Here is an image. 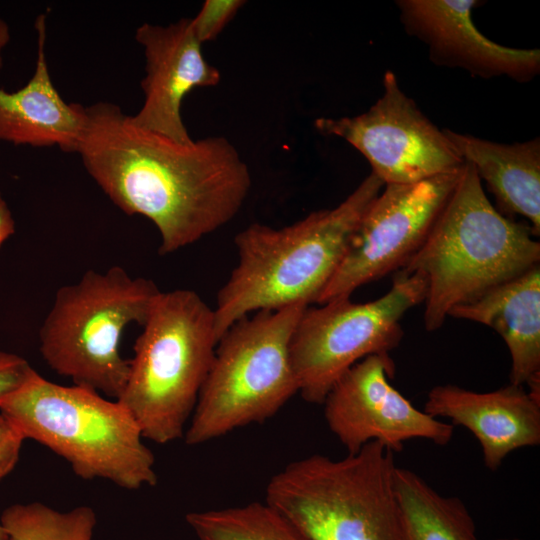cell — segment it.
I'll return each mask as SVG.
<instances>
[{
    "mask_svg": "<svg viewBox=\"0 0 540 540\" xmlns=\"http://www.w3.org/2000/svg\"><path fill=\"white\" fill-rule=\"evenodd\" d=\"M85 111L77 151L85 169L124 213L153 222L160 254L197 242L240 211L251 175L228 139L177 142L136 125L108 102Z\"/></svg>",
    "mask_w": 540,
    "mask_h": 540,
    "instance_id": "6da1fadb",
    "label": "cell"
},
{
    "mask_svg": "<svg viewBox=\"0 0 540 540\" xmlns=\"http://www.w3.org/2000/svg\"><path fill=\"white\" fill-rule=\"evenodd\" d=\"M384 183L370 173L339 205L274 228L253 223L234 239L238 263L217 295L218 341L250 313L318 301Z\"/></svg>",
    "mask_w": 540,
    "mask_h": 540,
    "instance_id": "7a4b0ae2",
    "label": "cell"
},
{
    "mask_svg": "<svg viewBox=\"0 0 540 540\" xmlns=\"http://www.w3.org/2000/svg\"><path fill=\"white\" fill-rule=\"evenodd\" d=\"M536 238L527 222L492 205L474 167L464 163L426 240L400 269L427 279L425 329H439L453 308L538 265Z\"/></svg>",
    "mask_w": 540,
    "mask_h": 540,
    "instance_id": "3957f363",
    "label": "cell"
},
{
    "mask_svg": "<svg viewBox=\"0 0 540 540\" xmlns=\"http://www.w3.org/2000/svg\"><path fill=\"white\" fill-rule=\"evenodd\" d=\"M0 413L21 433L65 459L82 479L128 490L157 484L155 459L130 411L117 399L63 386L33 368L0 398Z\"/></svg>",
    "mask_w": 540,
    "mask_h": 540,
    "instance_id": "277c9868",
    "label": "cell"
},
{
    "mask_svg": "<svg viewBox=\"0 0 540 540\" xmlns=\"http://www.w3.org/2000/svg\"><path fill=\"white\" fill-rule=\"evenodd\" d=\"M142 327L117 400L144 438L167 444L184 437L212 365L214 310L195 291H159Z\"/></svg>",
    "mask_w": 540,
    "mask_h": 540,
    "instance_id": "5b68a950",
    "label": "cell"
},
{
    "mask_svg": "<svg viewBox=\"0 0 540 540\" xmlns=\"http://www.w3.org/2000/svg\"><path fill=\"white\" fill-rule=\"evenodd\" d=\"M396 467L378 441L341 459L310 455L271 477L265 502L305 540H404Z\"/></svg>",
    "mask_w": 540,
    "mask_h": 540,
    "instance_id": "8992f818",
    "label": "cell"
},
{
    "mask_svg": "<svg viewBox=\"0 0 540 540\" xmlns=\"http://www.w3.org/2000/svg\"><path fill=\"white\" fill-rule=\"evenodd\" d=\"M159 291L151 280L132 277L120 266L86 271L56 292L39 330L43 360L74 385L118 399L129 374L121 336L131 323L142 326Z\"/></svg>",
    "mask_w": 540,
    "mask_h": 540,
    "instance_id": "52a82bcc",
    "label": "cell"
},
{
    "mask_svg": "<svg viewBox=\"0 0 540 540\" xmlns=\"http://www.w3.org/2000/svg\"><path fill=\"white\" fill-rule=\"evenodd\" d=\"M307 307L257 311L223 334L186 428V444H203L264 422L298 393L290 342Z\"/></svg>",
    "mask_w": 540,
    "mask_h": 540,
    "instance_id": "ba28073f",
    "label": "cell"
},
{
    "mask_svg": "<svg viewBox=\"0 0 540 540\" xmlns=\"http://www.w3.org/2000/svg\"><path fill=\"white\" fill-rule=\"evenodd\" d=\"M427 279L420 272L401 270L391 288L378 299L356 303L343 298L308 306L290 342L298 393L322 404L334 383L367 356L389 354L400 344L403 316L424 302Z\"/></svg>",
    "mask_w": 540,
    "mask_h": 540,
    "instance_id": "9c48e42d",
    "label": "cell"
},
{
    "mask_svg": "<svg viewBox=\"0 0 540 540\" xmlns=\"http://www.w3.org/2000/svg\"><path fill=\"white\" fill-rule=\"evenodd\" d=\"M461 168L416 183L384 184L361 217L317 303L350 298L359 287L402 269L429 235Z\"/></svg>",
    "mask_w": 540,
    "mask_h": 540,
    "instance_id": "30bf717a",
    "label": "cell"
},
{
    "mask_svg": "<svg viewBox=\"0 0 540 540\" xmlns=\"http://www.w3.org/2000/svg\"><path fill=\"white\" fill-rule=\"evenodd\" d=\"M382 96L364 113L319 117L316 130L342 138L369 162L384 184H411L459 170L464 162L440 130L385 72Z\"/></svg>",
    "mask_w": 540,
    "mask_h": 540,
    "instance_id": "8fae6325",
    "label": "cell"
},
{
    "mask_svg": "<svg viewBox=\"0 0 540 540\" xmlns=\"http://www.w3.org/2000/svg\"><path fill=\"white\" fill-rule=\"evenodd\" d=\"M395 364L390 354L365 357L349 368L331 387L324 405L330 431L348 454L378 441L400 452L412 439L447 445L454 426L416 408L388 381Z\"/></svg>",
    "mask_w": 540,
    "mask_h": 540,
    "instance_id": "7c38bea8",
    "label": "cell"
},
{
    "mask_svg": "<svg viewBox=\"0 0 540 540\" xmlns=\"http://www.w3.org/2000/svg\"><path fill=\"white\" fill-rule=\"evenodd\" d=\"M478 0H397L405 32L424 43L436 66L462 69L472 77H508L519 83L540 73V50L498 44L475 26Z\"/></svg>",
    "mask_w": 540,
    "mask_h": 540,
    "instance_id": "4fadbf2b",
    "label": "cell"
},
{
    "mask_svg": "<svg viewBox=\"0 0 540 540\" xmlns=\"http://www.w3.org/2000/svg\"><path fill=\"white\" fill-rule=\"evenodd\" d=\"M135 38L144 48L146 75L144 102L133 122L177 142L193 141L182 120V102L194 88L217 85L221 75L204 59L191 19L167 26L144 23Z\"/></svg>",
    "mask_w": 540,
    "mask_h": 540,
    "instance_id": "5bb4252c",
    "label": "cell"
},
{
    "mask_svg": "<svg viewBox=\"0 0 540 540\" xmlns=\"http://www.w3.org/2000/svg\"><path fill=\"white\" fill-rule=\"evenodd\" d=\"M468 429L479 442L485 466L496 471L513 451L540 444V399L509 384L475 392L456 385L433 387L423 409Z\"/></svg>",
    "mask_w": 540,
    "mask_h": 540,
    "instance_id": "9a60e30c",
    "label": "cell"
},
{
    "mask_svg": "<svg viewBox=\"0 0 540 540\" xmlns=\"http://www.w3.org/2000/svg\"><path fill=\"white\" fill-rule=\"evenodd\" d=\"M449 316L496 331L511 359L510 384L540 399V264L453 308Z\"/></svg>",
    "mask_w": 540,
    "mask_h": 540,
    "instance_id": "2e32d148",
    "label": "cell"
},
{
    "mask_svg": "<svg viewBox=\"0 0 540 540\" xmlns=\"http://www.w3.org/2000/svg\"><path fill=\"white\" fill-rule=\"evenodd\" d=\"M35 28L37 61L31 79L15 92L0 89V140L77 152L86 125L85 107L65 102L51 80L44 14L36 19Z\"/></svg>",
    "mask_w": 540,
    "mask_h": 540,
    "instance_id": "e0dca14e",
    "label": "cell"
},
{
    "mask_svg": "<svg viewBox=\"0 0 540 540\" xmlns=\"http://www.w3.org/2000/svg\"><path fill=\"white\" fill-rule=\"evenodd\" d=\"M464 163L471 164L493 194L497 210L526 219L540 235V139L503 144L443 129Z\"/></svg>",
    "mask_w": 540,
    "mask_h": 540,
    "instance_id": "ac0fdd59",
    "label": "cell"
},
{
    "mask_svg": "<svg viewBox=\"0 0 540 540\" xmlns=\"http://www.w3.org/2000/svg\"><path fill=\"white\" fill-rule=\"evenodd\" d=\"M394 488L404 540H477L474 519L460 498L438 493L417 473L400 467Z\"/></svg>",
    "mask_w": 540,
    "mask_h": 540,
    "instance_id": "d6986e66",
    "label": "cell"
},
{
    "mask_svg": "<svg viewBox=\"0 0 540 540\" xmlns=\"http://www.w3.org/2000/svg\"><path fill=\"white\" fill-rule=\"evenodd\" d=\"M185 520L197 540H305L266 502L190 512Z\"/></svg>",
    "mask_w": 540,
    "mask_h": 540,
    "instance_id": "ffe728a7",
    "label": "cell"
},
{
    "mask_svg": "<svg viewBox=\"0 0 540 540\" xmlns=\"http://www.w3.org/2000/svg\"><path fill=\"white\" fill-rule=\"evenodd\" d=\"M8 540H92L97 517L89 506L56 510L41 502L16 503L1 514Z\"/></svg>",
    "mask_w": 540,
    "mask_h": 540,
    "instance_id": "44dd1931",
    "label": "cell"
},
{
    "mask_svg": "<svg viewBox=\"0 0 540 540\" xmlns=\"http://www.w3.org/2000/svg\"><path fill=\"white\" fill-rule=\"evenodd\" d=\"M245 4L243 0H206L191 19L192 29L202 44L214 40Z\"/></svg>",
    "mask_w": 540,
    "mask_h": 540,
    "instance_id": "7402d4cb",
    "label": "cell"
},
{
    "mask_svg": "<svg viewBox=\"0 0 540 540\" xmlns=\"http://www.w3.org/2000/svg\"><path fill=\"white\" fill-rule=\"evenodd\" d=\"M24 440L15 426L0 413V480L17 465Z\"/></svg>",
    "mask_w": 540,
    "mask_h": 540,
    "instance_id": "603a6c76",
    "label": "cell"
},
{
    "mask_svg": "<svg viewBox=\"0 0 540 540\" xmlns=\"http://www.w3.org/2000/svg\"><path fill=\"white\" fill-rule=\"evenodd\" d=\"M31 368L23 357L0 350V398L15 389Z\"/></svg>",
    "mask_w": 540,
    "mask_h": 540,
    "instance_id": "cb8c5ba5",
    "label": "cell"
},
{
    "mask_svg": "<svg viewBox=\"0 0 540 540\" xmlns=\"http://www.w3.org/2000/svg\"><path fill=\"white\" fill-rule=\"evenodd\" d=\"M14 232L15 222L12 213L0 193V247Z\"/></svg>",
    "mask_w": 540,
    "mask_h": 540,
    "instance_id": "d4e9b609",
    "label": "cell"
},
{
    "mask_svg": "<svg viewBox=\"0 0 540 540\" xmlns=\"http://www.w3.org/2000/svg\"><path fill=\"white\" fill-rule=\"evenodd\" d=\"M10 41V31L7 23L0 18V69L3 66V49Z\"/></svg>",
    "mask_w": 540,
    "mask_h": 540,
    "instance_id": "484cf974",
    "label": "cell"
},
{
    "mask_svg": "<svg viewBox=\"0 0 540 540\" xmlns=\"http://www.w3.org/2000/svg\"><path fill=\"white\" fill-rule=\"evenodd\" d=\"M0 540H8V533L0 522Z\"/></svg>",
    "mask_w": 540,
    "mask_h": 540,
    "instance_id": "4316f807",
    "label": "cell"
},
{
    "mask_svg": "<svg viewBox=\"0 0 540 540\" xmlns=\"http://www.w3.org/2000/svg\"><path fill=\"white\" fill-rule=\"evenodd\" d=\"M497 540H521V539H516V538L515 539H504L503 538V539H497Z\"/></svg>",
    "mask_w": 540,
    "mask_h": 540,
    "instance_id": "83f0119b",
    "label": "cell"
}]
</instances>
